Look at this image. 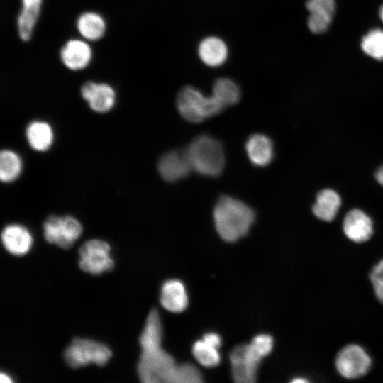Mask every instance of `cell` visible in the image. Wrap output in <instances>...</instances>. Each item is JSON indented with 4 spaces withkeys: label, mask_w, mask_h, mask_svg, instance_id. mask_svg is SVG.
Returning <instances> with one entry per match:
<instances>
[{
    "label": "cell",
    "mask_w": 383,
    "mask_h": 383,
    "mask_svg": "<svg viewBox=\"0 0 383 383\" xmlns=\"http://www.w3.org/2000/svg\"><path fill=\"white\" fill-rule=\"evenodd\" d=\"M43 0H21V10L17 16V31L23 42L29 41L38 21Z\"/></svg>",
    "instance_id": "2e32d148"
},
{
    "label": "cell",
    "mask_w": 383,
    "mask_h": 383,
    "mask_svg": "<svg viewBox=\"0 0 383 383\" xmlns=\"http://www.w3.org/2000/svg\"><path fill=\"white\" fill-rule=\"evenodd\" d=\"M162 324L156 309H152L139 338L141 354L137 371L145 383H169L177 365L174 357L161 346Z\"/></svg>",
    "instance_id": "6da1fadb"
},
{
    "label": "cell",
    "mask_w": 383,
    "mask_h": 383,
    "mask_svg": "<svg viewBox=\"0 0 383 383\" xmlns=\"http://www.w3.org/2000/svg\"><path fill=\"white\" fill-rule=\"evenodd\" d=\"M292 382H307L308 380L304 377H296V378H294L292 381Z\"/></svg>",
    "instance_id": "836d02e7"
},
{
    "label": "cell",
    "mask_w": 383,
    "mask_h": 383,
    "mask_svg": "<svg viewBox=\"0 0 383 383\" xmlns=\"http://www.w3.org/2000/svg\"><path fill=\"white\" fill-rule=\"evenodd\" d=\"M379 16L381 20L383 21V5L381 6L379 9Z\"/></svg>",
    "instance_id": "e575fe53"
},
{
    "label": "cell",
    "mask_w": 383,
    "mask_h": 383,
    "mask_svg": "<svg viewBox=\"0 0 383 383\" xmlns=\"http://www.w3.org/2000/svg\"><path fill=\"white\" fill-rule=\"evenodd\" d=\"M43 227L45 240L62 249L71 248L82 232L79 221L70 216L51 215L45 220Z\"/></svg>",
    "instance_id": "52a82bcc"
},
{
    "label": "cell",
    "mask_w": 383,
    "mask_h": 383,
    "mask_svg": "<svg viewBox=\"0 0 383 383\" xmlns=\"http://www.w3.org/2000/svg\"><path fill=\"white\" fill-rule=\"evenodd\" d=\"M245 151L252 165L257 167H266L274 157L272 140L262 133L251 135L245 143Z\"/></svg>",
    "instance_id": "9a60e30c"
},
{
    "label": "cell",
    "mask_w": 383,
    "mask_h": 383,
    "mask_svg": "<svg viewBox=\"0 0 383 383\" xmlns=\"http://www.w3.org/2000/svg\"><path fill=\"white\" fill-rule=\"evenodd\" d=\"M76 28L84 40L97 41L104 35L106 24L101 14L94 11H85L77 18Z\"/></svg>",
    "instance_id": "ac0fdd59"
},
{
    "label": "cell",
    "mask_w": 383,
    "mask_h": 383,
    "mask_svg": "<svg viewBox=\"0 0 383 383\" xmlns=\"http://www.w3.org/2000/svg\"><path fill=\"white\" fill-rule=\"evenodd\" d=\"M202 339L217 348H219L221 345V338L216 333H207L204 335Z\"/></svg>",
    "instance_id": "4dcf8cb0"
},
{
    "label": "cell",
    "mask_w": 383,
    "mask_h": 383,
    "mask_svg": "<svg viewBox=\"0 0 383 383\" xmlns=\"http://www.w3.org/2000/svg\"><path fill=\"white\" fill-rule=\"evenodd\" d=\"M335 365L342 377L356 379L368 373L372 367V359L361 345L350 343L338 351L335 356Z\"/></svg>",
    "instance_id": "8992f818"
},
{
    "label": "cell",
    "mask_w": 383,
    "mask_h": 383,
    "mask_svg": "<svg viewBox=\"0 0 383 383\" xmlns=\"http://www.w3.org/2000/svg\"><path fill=\"white\" fill-rule=\"evenodd\" d=\"M176 104L181 116L191 123L202 122L225 109L213 95L205 96L198 89L189 85L179 90Z\"/></svg>",
    "instance_id": "277c9868"
},
{
    "label": "cell",
    "mask_w": 383,
    "mask_h": 383,
    "mask_svg": "<svg viewBox=\"0 0 383 383\" xmlns=\"http://www.w3.org/2000/svg\"><path fill=\"white\" fill-rule=\"evenodd\" d=\"M375 178L377 181L383 186V165L377 170L375 172Z\"/></svg>",
    "instance_id": "1f68e13d"
},
{
    "label": "cell",
    "mask_w": 383,
    "mask_h": 383,
    "mask_svg": "<svg viewBox=\"0 0 383 383\" xmlns=\"http://www.w3.org/2000/svg\"><path fill=\"white\" fill-rule=\"evenodd\" d=\"M250 343L263 357L270 353L274 344L273 338L267 334H260L256 335L253 338Z\"/></svg>",
    "instance_id": "f546056e"
},
{
    "label": "cell",
    "mask_w": 383,
    "mask_h": 383,
    "mask_svg": "<svg viewBox=\"0 0 383 383\" xmlns=\"http://www.w3.org/2000/svg\"><path fill=\"white\" fill-rule=\"evenodd\" d=\"M332 17L330 15L310 13L308 18V27L309 30L316 34L325 32L331 24Z\"/></svg>",
    "instance_id": "83f0119b"
},
{
    "label": "cell",
    "mask_w": 383,
    "mask_h": 383,
    "mask_svg": "<svg viewBox=\"0 0 383 383\" xmlns=\"http://www.w3.org/2000/svg\"><path fill=\"white\" fill-rule=\"evenodd\" d=\"M218 348L209 344L203 339L195 342L192 347L193 355L203 366L211 367L216 366L221 361Z\"/></svg>",
    "instance_id": "cb8c5ba5"
},
{
    "label": "cell",
    "mask_w": 383,
    "mask_h": 383,
    "mask_svg": "<svg viewBox=\"0 0 383 383\" xmlns=\"http://www.w3.org/2000/svg\"><path fill=\"white\" fill-rule=\"evenodd\" d=\"M80 93L91 109L97 113L109 111L116 102L114 89L105 82H85L81 87Z\"/></svg>",
    "instance_id": "30bf717a"
},
{
    "label": "cell",
    "mask_w": 383,
    "mask_h": 383,
    "mask_svg": "<svg viewBox=\"0 0 383 383\" xmlns=\"http://www.w3.org/2000/svg\"><path fill=\"white\" fill-rule=\"evenodd\" d=\"M1 242L10 253L21 256L31 248L33 238L30 231L20 224L6 226L1 232Z\"/></svg>",
    "instance_id": "5bb4252c"
},
{
    "label": "cell",
    "mask_w": 383,
    "mask_h": 383,
    "mask_svg": "<svg viewBox=\"0 0 383 383\" xmlns=\"http://www.w3.org/2000/svg\"><path fill=\"white\" fill-rule=\"evenodd\" d=\"M192 167L198 174L216 177L225 167V153L221 142L215 138L202 134L194 138L185 149Z\"/></svg>",
    "instance_id": "3957f363"
},
{
    "label": "cell",
    "mask_w": 383,
    "mask_h": 383,
    "mask_svg": "<svg viewBox=\"0 0 383 383\" xmlns=\"http://www.w3.org/2000/svg\"><path fill=\"white\" fill-rule=\"evenodd\" d=\"M60 59L63 65L72 71L85 69L92 59V50L87 41L81 39L67 40L60 50Z\"/></svg>",
    "instance_id": "7c38bea8"
},
{
    "label": "cell",
    "mask_w": 383,
    "mask_h": 383,
    "mask_svg": "<svg viewBox=\"0 0 383 383\" xmlns=\"http://www.w3.org/2000/svg\"><path fill=\"white\" fill-rule=\"evenodd\" d=\"M109 252L110 246L106 242L97 239L88 240L79 250V267L93 275L109 272L114 265Z\"/></svg>",
    "instance_id": "9c48e42d"
},
{
    "label": "cell",
    "mask_w": 383,
    "mask_h": 383,
    "mask_svg": "<svg viewBox=\"0 0 383 383\" xmlns=\"http://www.w3.org/2000/svg\"><path fill=\"white\" fill-rule=\"evenodd\" d=\"M22 171V161L19 155L9 150H3L0 154V178L3 182L16 179Z\"/></svg>",
    "instance_id": "603a6c76"
},
{
    "label": "cell",
    "mask_w": 383,
    "mask_h": 383,
    "mask_svg": "<svg viewBox=\"0 0 383 383\" xmlns=\"http://www.w3.org/2000/svg\"><path fill=\"white\" fill-rule=\"evenodd\" d=\"M157 170L165 181L175 182L187 177L192 167L185 150H174L166 152L160 158Z\"/></svg>",
    "instance_id": "8fae6325"
},
{
    "label": "cell",
    "mask_w": 383,
    "mask_h": 383,
    "mask_svg": "<svg viewBox=\"0 0 383 383\" xmlns=\"http://www.w3.org/2000/svg\"><path fill=\"white\" fill-rule=\"evenodd\" d=\"M262 355L250 343L241 344L234 348L230 354L232 376L238 383H252L257 377V372Z\"/></svg>",
    "instance_id": "ba28073f"
},
{
    "label": "cell",
    "mask_w": 383,
    "mask_h": 383,
    "mask_svg": "<svg viewBox=\"0 0 383 383\" xmlns=\"http://www.w3.org/2000/svg\"><path fill=\"white\" fill-rule=\"evenodd\" d=\"M361 48L363 52L371 57L383 60V30H370L362 38Z\"/></svg>",
    "instance_id": "d4e9b609"
},
{
    "label": "cell",
    "mask_w": 383,
    "mask_h": 383,
    "mask_svg": "<svg viewBox=\"0 0 383 383\" xmlns=\"http://www.w3.org/2000/svg\"><path fill=\"white\" fill-rule=\"evenodd\" d=\"M160 302L169 311H183L188 305V296L184 284L177 279L165 282L161 288Z\"/></svg>",
    "instance_id": "e0dca14e"
},
{
    "label": "cell",
    "mask_w": 383,
    "mask_h": 383,
    "mask_svg": "<svg viewBox=\"0 0 383 383\" xmlns=\"http://www.w3.org/2000/svg\"><path fill=\"white\" fill-rule=\"evenodd\" d=\"M212 95L226 108L240 101L241 92L235 82L227 77H220L213 83Z\"/></svg>",
    "instance_id": "7402d4cb"
},
{
    "label": "cell",
    "mask_w": 383,
    "mask_h": 383,
    "mask_svg": "<svg viewBox=\"0 0 383 383\" xmlns=\"http://www.w3.org/2000/svg\"><path fill=\"white\" fill-rule=\"evenodd\" d=\"M214 225L218 234L226 242H235L248 233L255 219L254 210L243 201L221 196L213 211Z\"/></svg>",
    "instance_id": "7a4b0ae2"
},
{
    "label": "cell",
    "mask_w": 383,
    "mask_h": 383,
    "mask_svg": "<svg viewBox=\"0 0 383 383\" xmlns=\"http://www.w3.org/2000/svg\"><path fill=\"white\" fill-rule=\"evenodd\" d=\"M0 382L1 383H3V382L7 383V382H12V380L9 378V377L7 374H4L3 372H1V374H0Z\"/></svg>",
    "instance_id": "d6a6232c"
},
{
    "label": "cell",
    "mask_w": 383,
    "mask_h": 383,
    "mask_svg": "<svg viewBox=\"0 0 383 383\" xmlns=\"http://www.w3.org/2000/svg\"><path fill=\"white\" fill-rule=\"evenodd\" d=\"M340 204V196L335 191L326 189L318 193L312 211L320 220L330 222L335 218Z\"/></svg>",
    "instance_id": "ffe728a7"
},
{
    "label": "cell",
    "mask_w": 383,
    "mask_h": 383,
    "mask_svg": "<svg viewBox=\"0 0 383 383\" xmlns=\"http://www.w3.org/2000/svg\"><path fill=\"white\" fill-rule=\"evenodd\" d=\"M306 6L310 13L327 14L331 16L335 13L334 0H307Z\"/></svg>",
    "instance_id": "f1b7e54d"
},
{
    "label": "cell",
    "mask_w": 383,
    "mask_h": 383,
    "mask_svg": "<svg viewBox=\"0 0 383 383\" xmlns=\"http://www.w3.org/2000/svg\"><path fill=\"white\" fill-rule=\"evenodd\" d=\"M112 355L104 344L89 339L74 338L64 352L66 363L72 368H79L90 363L106 365Z\"/></svg>",
    "instance_id": "5b68a950"
},
{
    "label": "cell",
    "mask_w": 383,
    "mask_h": 383,
    "mask_svg": "<svg viewBox=\"0 0 383 383\" xmlns=\"http://www.w3.org/2000/svg\"><path fill=\"white\" fill-rule=\"evenodd\" d=\"M199 55L201 61L208 66L221 65L228 56L226 43L217 37H208L201 41L199 45Z\"/></svg>",
    "instance_id": "d6986e66"
},
{
    "label": "cell",
    "mask_w": 383,
    "mask_h": 383,
    "mask_svg": "<svg viewBox=\"0 0 383 383\" xmlns=\"http://www.w3.org/2000/svg\"><path fill=\"white\" fill-rule=\"evenodd\" d=\"M26 135L30 146L35 150H48L53 142V131L49 123L34 121L28 124Z\"/></svg>",
    "instance_id": "44dd1931"
},
{
    "label": "cell",
    "mask_w": 383,
    "mask_h": 383,
    "mask_svg": "<svg viewBox=\"0 0 383 383\" xmlns=\"http://www.w3.org/2000/svg\"><path fill=\"white\" fill-rule=\"evenodd\" d=\"M346 237L357 243H364L373 235V222L362 211L354 209L348 212L343 222Z\"/></svg>",
    "instance_id": "4fadbf2b"
},
{
    "label": "cell",
    "mask_w": 383,
    "mask_h": 383,
    "mask_svg": "<svg viewBox=\"0 0 383 383\" xmlns=\"http://www.w3.org/2000/svg\"><path fill=\"white\" fill-rule=\"evenodd\" d=\"M202 376L199 369L189 363L177 364L171 374L169 383H199Z\"/></svg>",
    "instance_id": "484cf974"
},
{
    "label": "cell",
    "mask_w": 383,
    "mask_h": 383,
    "mask_svg": "<svg viewBox=\"0 0 383 383\" xmlns=\"http://www.w3.org/2000/svg\"><path fill=\"white\" fill-rule=\"evenodd\" d=\"M369 277L377 299L383 304V259L373 266Z\"/></svg>",
    "instance_id": "4316f807"
}]
</instances>
